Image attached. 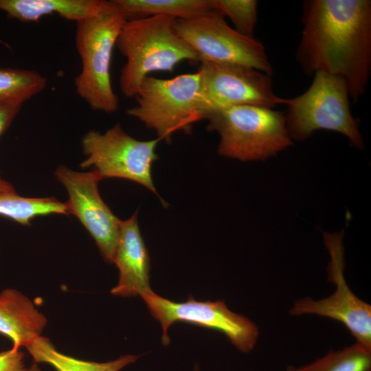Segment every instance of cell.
Listing matches in <instances>:
<instances>
[{"label": "cell", "mask_w": 371, "mask_h": 371, "mask_svg": "<svg viewBox=\"0 0 371 371\" xmlns=\"http://www.w3.org/2000/svg\"><path fill=\"white\" fill-rule=\"evenodd\" d=\"M35 363H45L56 371H120L135 362L139 355H125L107 362L77 359L59 352L52 341L42 335L26 348Z\"/></svg>", "instance_id": "obj_17"}, {"label": "cell", "mask_w": 371, "mask_h": 371, "mask_svg": "<svg viewBox=\"0 0 371 371\" xmlns=\"http://www.w3.org/2000/svg\"><path fill=\"white\" fill-rule=\"evenodd\" d=\"M199 83V71L170 79L148 76L135 97L137 104L126 114L140 120L168 143L177 132L190 134L193 124L201 120L196 109Z\"/></svg>", "instance_id": "obj_6"}, {"label": "cell", "mask_w": 371, "mask_h": 371, "mask_svg": "<svg viewBox=\"0 0 371 371\" xmlns=\"http://www.w3.org/2000/svg\"><path fill=\"white\" fill-rule=\"evenodd\" d=\"M47 323V317L19 291L8 288L0 292V335L12 341V348H27L41 336Z\"/></svg>", "instance_id": "obj_14"}, {"label": "cell", "mask_w": 371, "mask_h": 371, "mask_svg": "<svg viewBox=\"0 0 371 371\" xmlns=\"http://www.w3.org/2000/svg\"><path fill=\"white\" fill-rule=\"evenodd\" d=\"M207 129L220 136L219 155L240 161L265 160L293 144L279 111L256 105H238L213 113Z\"/></svg>", "instance_id": "obj_4"}, {"label": "cell", "mask_w": 371, "mask_h": 371, "mask_svg": "<svg viewBox=\"0 0 371 371\" xmlns=\"http://www.w3.org/2000/svg\"><path fill=\"white\" fill-rule=\"evenodd\" d=\"M50 214L68 215L66 203L54 197L29 198L16 192L0 193V215L21 225H30L36 216Z\"/></svg>", "instance_id": "obj_18"}, {"label": "cell", "mask_w": 371, "mask_h": 371, "mask_svg": "<svg viewBox=\"0 0 371 371\" xmlns=\"http://www.w3.org/2000/svg\"><path fill=\"white\" fill-rule=\"evenodd\" d=\"M47 78L34 70L0 67V104H23L42 92Z\"/></svg>", "instance_id": "obj_19"}, {"label": "cell", "mask_w": 371, "mask_h": 371, "mask_svg": "<svg viewBox=\"0 0 371 371\" xmlns=\"http://www.w3.org/2000/svg\"><path fill=\"white\" fill-rule=\"evenodd\" d=\"M194 371H199V368L198 367V366H196L194 369Z\"/></svg>", "instance_id": "obj_27"}, {"label": "cell", "mask_w": 371, "mask_h": 371, "mask_svg": "<svg viewBox=\"0 0 371 371\" xmlns=\"http://www.w3.org/2000/svg\"><path fill=\"white\" fill-rule=\"evenodd\" d=\"M175 19L155 15L123 23L115 46L126 60L119 82L124 97L135 98L151 72L172 71L183 60L199 63L196 52L175 31Z\"/></svg>", "instance_id": "obj_2"}, {"label": "cell", "mask_w": 371, "mask_h": 371, "mask_svg": "<svg viewBox=\"0 0 371 371\" xmlns=\"http://www.w3.org/2000/svg\"><path fill=\"white\" fill-rule=\"evenodd\" d=\"M113 263L119 280L111 293L116 296H142L151 290L149 283L150 258L141 235L137 214L121 221L120 238Z\"/></svg>", "instance_id": "obj_13"}, {"label": "cell", "mask_w": 371, "mask_h": 371, "mask_svg": "<svg viewBox=\"0 0 371 371\" xmlns=\"http://www.w3.org/2000/svg\"><path fill=\"white\" fill-rule=\"evenodd\" d=\"M350 95L345 81L339 77L317 71L308 89L286 100V126L290 137L304 141L318 130L345 135L350 144L363 149L359 120L350 109Z\"/></svg>", "instance_id": "obj_5"}, {"label": "cell", "mask_w": 371, "mask_h": 371, "mask_svg": "<svg viewBox=\"0 0 371 371\" xmlns=\"http://www.w3.org/2000/svg\"><path fill=\"white\" fill-rule=\"evenodd\" d=\"M286 371H298L297 369L293 366H289L287 367Z\"/></svg>", "instance_id": "obj_25"}, {"label": "cell", "mask_w": 371, "mask_h": 371, "mask_svg": "<svg viewBox=\"0 0 371 371\" xmlns=\"http://www.w3.org/2000/svg\"><path fill=\"white\" fill-rule=\"evenodd\" d=\"M102 3L103 0H0V10L21 22L37 21L53 14L78 22L96 13Z\"/></svg>", "instance_id": "obj_15"}, {"label": "cell", "mask_w": 371, "mask_h": 371, "mask_svg": "<svg viewBox=\"0 0 371 371\" xmlns=\"http://www.w3.org/2000/svg\"><path fill=\"white\" fill-rule=\"evenodd\" d=\"M141 297L162 328L161 342L170 344L169 327L182 322L223 333L240 352L251 351L259 335L258 326L247 317L230 311L224 301H196L189 295L183 302H175L158 295L153 291Z\"/></svg>", "instance_id": "obj_10"}, {"label": "cell", "mask_w": 371, "mask_h": 371, "mask_svg": "<svg viewBox=\"0 0 371 371\" xmlns=\"http://www.w3.org/2000/svg\"><path fill=\"white\" fill-rule=\"evenodd\" d=\"M342 233L324 234L330 256L328 280L335 285L334 293L319 300L303 297L294 303L289 313L292 315L314 314L338 321L350 330L356 343L371 349V306L359 298L346 281Z\"/></svg>", "instance_id": "obj_11"}, {"label": "cell", "mask_w": 371, "mask_h": 371, "mask_svg": "<svg viewBox=\"0 0 371 371\" xmlns=\"http://www.w3.org/2000/svg\"><path fill=\"white\" fill-rule=\"evenodd\" d=\"M296 59L306 75L343 79L357 103L371 74V1L305 0Z\"/></svg>", "instance_id": "obj_1"}, {"label": "cell", "mask_w": 371, "mask_h": 371, "mask_svg": "<svg viewBox=\"0 0 371 371\" xmlns=\"http://www.w3.org/2000/svg\"><path fill=\"white\" fill-rule=\"evenodd\" d=\"M0 43L3 44L5 46H8V45L7 43H5V42H3L1 38H0Z\"/></svg>", "instance_id": "obj_26"}, {"label": "cell", "mask_w": 371, "mask_h": 371, "mask_svg": "<svg viewBox=\"0 0 371 371\" xmlns=\"http://www.w3.org/2000/svg\"><path fill=\"white\" fill-rule=\"evenodd\" d=\"M22 105L16 103L0 104V137L8 130L19 113Z\"/></svg>", "instance_id": "obj_23"}, {"label": "cell", "mask_w": 371, "mask_h": 371, "mask_svg": "<svg viewBox=\"0 0 371 371\" xmlns=\"http://www.w3.org/2000/svg\"><path fill=\"white\" fill-rule=\"evenodd\" d=\"M21 349L11 348L0 352V371H42L36 363L27 366Z\"/></svg>", "instance_id": "obj_22"}, {"label": "cell", "mask_w": 371, "mask_h": 371, "mask_svg": "<svg viewBox=\"0 0 371 371\" xmlns=\"http://www.w3.org/2000/svg\"><path fill=\"white\" fill-rule=\"evenodd\" d=\"M126 20L155 15L187 19L216 11L212 0H111Z\"/></svg>", "instance_id": "obj_16"}, {"label": "cell", "mask_w": 371, "mask_h": 371, "mask_svg": "<svg viewBox=\"0 0 371 371\" xmlns=\"http://www.w3.org/2000/svg\"><path fill=\"white\" fill-rule=\"evenodd\" d=\"M298 371H371V349L357 343L340 350L329 351L325 356Z\"/></svg>", "instance_id": "obj_20"}, {"label": "cell", "mask_w": 371, "mask_h": 371, "mask_svg": "<svg viewBox=\"0 0 371 371\" xmlns=\"http://www.w3.org/2000/svg\"><path fill=\"white\" fill-rule=\"evenodd\" d=\"M126 20L111 0H103L96 13L76 22L75 43L82 69L74 79V87L94 111L113 113L119 107L110 69L113 50Z\"/></svg>", "instance_id": "obj_3"}, {"label": "cell", "mask_w": 371, "mask_h": 371, "mask_svg": "<svg viewBox=\"0 0 371 371\" xmlns=\"http://www.w3.org/2000/svg\"><path fill=\"white\" fill-rule=\"evenodd\" d=\"M196 109L201 120L238 105L274 108L286 100L275 94L271 76L255 69L212 62L200 63Z\"/></svg>", "instance_id": "obj_8"}, {"label": "cell", "mask_w": 371, "mask_h": 371, "mask_svg": "<svg viewBox=\"0 0 371 371\" xmlns=\"http://www.w3.org/2000/svg\"><path fill=\"white\" fill-rule=\"evenodd\" d=\"M173 26L198 54L199 63L238 65L269 76L273 73L263 44L231 27L216 11L192 19H176Z\"/></svg>", "instance_id": "obj_7"}, {"label": "cell", "mask_w": 371, "mask_h": 371, "mask_svg": "<svg viewBox=\"0 0 371 371\" xmlns=\"http://www.w3.org/2000/svg\"><path fill=\"white\" fill-rule=\"evenodd\" d=\"M55 176L69 195L65 202L67 214L79 219L95 240L105 261L113 263L121 220L113 214L99 194L98 184L102 180L99 173L95 170L76 172L60 166Z\"/></svg>", "instance_id": "obj_12"}, {"label": "cell", "mask_w": 371, "mask_h": 371, "mask_svg": "<svg viewBox=\"0 0 371 371\" xmlns=\"http://www.w3.org/2000/svg\"><path fill=\"white\" fill-rule=\"evenodd\" d=\"M160 140L158 137L148 141L136 139L120 124L104 133L90 130L81 140L87 158L80 166L83 168L92 166L102 179L115 177L133 181L158 195L151 168L158 158L155 148Z\"/></svg>", "instance_id": "obj_9"}, {"label": "cell", "mask_w": 371, "mask_h": 371, "mask_svg": "<svg viewBox=\"0 0 371 371\" xmlns=\"http://www.w3.org/2000/svg\"><path fill=\"white\" fill-rule=\"evenodd\" d=\"M214 10L228 17L240 34L254 37L258 21V1L256 0H212Z\"/></svg>", "instance_id": "obj_21"}, {"label": "cell", "mask_w": 371, "mask_h": 371, "mask_svg": "<svg viewBox=\"0 0 371 371\" xmlns=\"http://www.w3.org/2000/svg\"><path fill=\"white\" fill-rule=\"evenodd\" d=\"M16 192L14 186L8 181L0 179V193Z\"/></svg>", "instance_id": "obj_24"}]
</instances>
